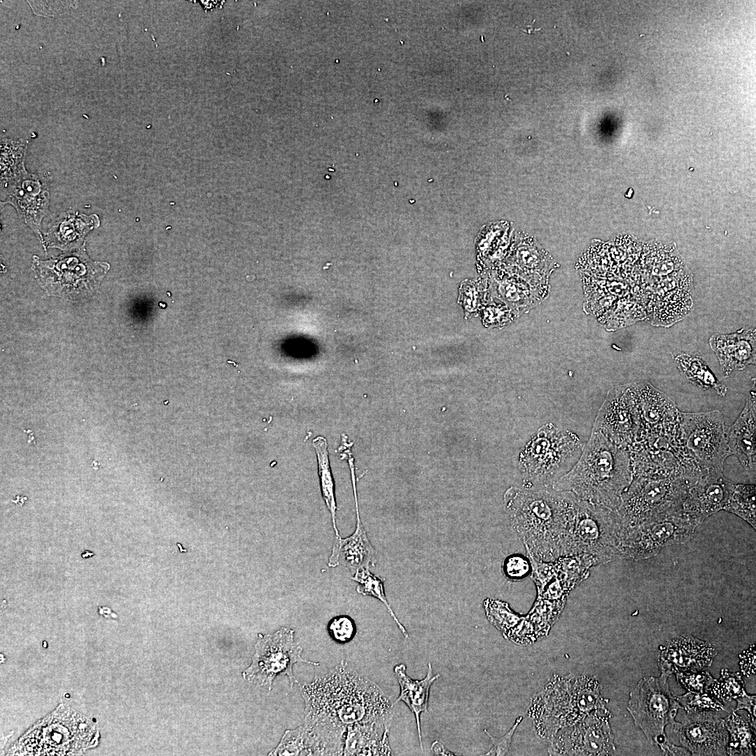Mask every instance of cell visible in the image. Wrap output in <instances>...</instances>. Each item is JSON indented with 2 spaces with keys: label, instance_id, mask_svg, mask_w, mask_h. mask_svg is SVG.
<instances>
[{
  "label": "cell",
  "instance_id": "1",
  "mask_svg": "<svg viewBox=\"0 0 756 756\" xmlns=\"http://www.w3.org/2000/svg\"><path fill=\"white\" fill-rule=\"evenodd\" d=\"M304 723L318 724L346 733L349 726L391 723L393 704L374 682L341 661L323 676L300 686Z\"/></svg>",
  "mask_w": 756,
  "mask_h": 756
},
{
  "label": "cell",
  "instance_id": "2",
  "mask_svg": "<svg viewBox=\"0 0 756 756\" xmlns=\"http://www.w3.org/2000/svg\"><path fill=\"white\" fill-rule=\"evenodd\" d=\"M578 501L573 493L554 489L506 491L507 520L527 556L544 562L566 556Z\"/></svg>",
  "mask_w": 756,
  "mask_h": 756
},
{
  "label": "cell",
  "instance_id": "3",
  "mask_svg": "<svg viewBox=\"0 0 756 756\" xmlns=\"http://www.w3.org/2000/svg\"><path fill=\"white\" fill-rule=\"evenodd\" d=\"M632 480L629 451L598 430H592L573 468L552 489L578 499L616 510Z\"/></svg>",
  "mask_w": 756,
  "mask_h": 756
},
{
  "label": "cell",
  "instance_id": "4",
  "mask_svg": "<svg viewBox=\"0 0 756 756\" xmlns=\"http://www.w3.org/2000/svg\"><path fill=\"white\" fill-rule=\"evenodd\" d=\"M598 682L588 676H554L534 696L528 710L537 734L552 737L558 730L580 721L595 710L606 708Z\"/></svg>",
  "mask_w": 756,
  "mask_h": 756
},
{
  "label": "cell",
  "instance_id": "5",
  "mask_svg": "<svg viewBox=\"0 0 756 756\" xmlns=\"http://www.w3.org/2000/svg\"><path fill=\"white\" fill-rule=\"evenodd\" d=\"M583 448L575 433L552 423L542 426L519 455L523 488L552 489L576 464Z\"/></svg>",
  "mask_w": 756,
  "mask_h": 756
},
{
  "label": "cell",
  "instance_id": "6",
  "mask_svg": "<svg viewBox=\"0 0 756 756\" xmlns=\"http://www.w3.org/2000/svg\"><path fill=\"white\" fill-rule=\"evenodd\" d=\"M697 479L658 476L632 477L616 510L620 545L622 538L635 528L682 511L690 486Z\"/></svg>",
  "mask_w": 756,
  "mask_h": 756
},
{
  "label": "cell",
  "instance_id": "7",
  "mask_svg": "<svg viewBox=\"0 0 756 756\" xmlns=\"http://www.w3.org/2000/svg\"><path fill=\"white\" fill-rule=\"evenodd\" d=\"M627 451L632 477L698 479L708 470L685 446L680 425L662 433L637 436Z\"/></svg>",
  "mask_w": 756,
  "mask_h": 756
},
{
  "label": "cell",
  "instance_id": "8",
  "mask_svg": "<svg viewBox=\"0 0 756 756\" xmlns=\"http://www.w3.org/2000/svg\"><path fill=\"white\" fill-rule=\"evenodd\" d=\"M580 554L594 556L601 565L622 558L616 510L579 500L566 556Z\"/></svg>",
  "mask_w": 756,
  "mask_h": 756
},
{
  "label": "cell",
  "instance_id": "9",
  "mask_svg": "<svg viewBox=\"0 0 756 756\" xmlns=\"http://www.w3.org/2000/svg\"><path fill=\"white\" fill-rule=\"evenodd\" d=\"M659 677L642 678L629 694L627 710L636 727L652 745L659 746L668 738L666 727L675 720L681 706L669 689L667 679L672 673L661 670Z\"/></svg>",
  "mask_w": 756,
  "mask_h": 756
},
{
  "label": "cell",
  "instance_id": "10",
  "mask_svg": "<svg viewBox=\"0 0 756 756\" xmlns=\"http://www.w3.org/2000/svg\"><path fill=\"white\" fill-rule=\"evenodd\" d=\"M294 632L293 629L282 627L273 634L261 637L255 644L251 665L242 673L244 679L270 691L274 678L280 674L288 676L291 687L298 683L293 675L295 664L320 665L302 659L303 649L295 641Z\"/></svg>",
  "mask_w": 756,
  "mask_h": 756
},
{
  "label": "cell",
  "instance_id": "11",
  "mask_svg": "<svg viewBox=\"0 0 756 756\" xmlns=\"http://www.w3.org/2000/svg\"><path fill=\"white\" fill-rule=\"evenodd\" d=\"M680 429L685 446L705 469L723 470L731 454L729 429L720 411L682 412Z\"/></svg>",
  "mask_w": 756,
  "mask_h": 756
},
{
  "label": "cell",
  "instance_id": "12",
  "mask_svg": "<svg viewBox=\"0 0 756 756\" xmlns=\"http://www.w3.org/2000/svg\"><path fill=\"white\" fill-rule=\"evenodd\" d=\"M607 708L592 711L576 723L560 729L551 737L552 755H611L616 750Z\"/></svg>",
  "mask_w": 756,
  "mask_h": 756
},
{
  "label": "cell",
  "instance_id": "13",
  "mask_svg": "<svg viewBox=\"0 0 756 756\" xmlns=\"http://www.w3.org/2000/svg\"><path fill=\"white\" fill-rule=\"evenodd\" d=\"M698 525L682 512L643 524L627 533L622 539V558L645 559L662 549L690 540Z\"/></svg>",
  "mask_w": 756,
  "mask_h": 756
},
{
  "label": "cell",
  "instance_id": "14",
  "mask_svg": "<svg viewBox=\"0 0 756 756\" xmlns=\"http://www.w3.org/2000/svg\"><path fill=\"white\" fill-rule=\"evenodd\" d=\"M668 738L692 755H726L729 734L724 719L713 711L689 713L681 722L666 727Z\"/></svg>",
  "mask_w": 756,
  "mask_h": 756
},
{
  "label": "cell",
  "instance_id": "15",
  "mask_svg": "<svg viewBox=\"0 0 756 756\" xmlns=\"http://www.w3.org/2000/svg\"><path fill=\"white\" fill-rule=\"evenodd\" d=\"M640 426L635 384L609 391L592 430H598L617 446L627 449L635 441Z\"/></svg>",
  "mask_w": 756,
  "mask_h": 756
},
{
  "label": "cell",
  "instance_id": "16",
  "mask_svg": "<svg viewBox=\"0 0 756 756\" xmlns=\"http://www.w3.org/2000/svg\"><path fill=\"white\" fill-rule=\"evenodd\" d=\"M6 175L8 177L4 186L7 189V197L3 204L13 205L20 218L40 234L41 223L49 205V192L45 178L29 174L24 162L13 172L4 174V176Z\"/></svg>",
  "mask_w": 756,
  "mask_h": 756
},
{
  "label": "cell",
  "instance_id": "17",
  "mask_svg": "<svg viewBox=\"0 0 756 756\" xmlns=\"http://www.w3.org/2000/svg\"><path fill=\"white\" fill-rule=\"evenodd\" d=\"M33 266L43 283L73 288L97 283L109 268L106 262L92 261L84 247L48 260L34 256Z\"/></svg>",
  "mask_w": 756,
  "mask_h": 756
},
{
  "label": "cell",
  "instance_id": "18",
  "mask_svg": "<svg viewBox=\"0 0 756 756\" xmlns=\"http://www.w3.org/2000/svg\"><path fill=\"white\" fill-rule=\"evenodd\" d=\"M722 470H710L701 475L689 488L682 505V512L698 526L706 518L723 510L734 483L723 475Z\"/></svg>",
  "mask_w": 756,
  "mask_h": 756
},
{
  "label": "cell",
  "instance_id": "19",
  "mask_svg": "<svg viewBox=\"0 0 756 756\" xmlns=\"http://www.w3.org/2000/svg\"><path fill=\"white\" fill-rule=\"evenodd\" d=\"M640 426L637 436L659 434L680 425L675 402L648 382L634 383Z\"/></svg>",
  "mask_w": 756,
  "mask_h": 756
},
{
  "label": "cell",
  "instance_id": "20",
  "mask_svg": "<svg viewBox=\"0 0 756 756\" xmlns=\"http://www.w3.org/2000/svg\"><path fill=\"white\" fill-rule=\"evenodd\" d=\"M717 654V649L709 642L692 636H679L664 647L659 667L672 674L699 671L710 666Z\"/></svg>",
  "mask_w": 756,
  "mask_h": 756
},
{
  "label": "cell",
  "instance_id": "21",
  "mask_svg": "<svg viewBox=\"0 0 756 756\" xmlns=\"http://www.w3.org/2000/svg\"><path fill=\"white\" fill-rule=\"evenodd\" d=\"M344 743L313 724L302 725L284 732L269 755H342Z\"/></svg>",
  "mask_w": 756,
  "mask_h": 756
},
{
  "label": "cell",
  "instance_id": "22",
  "mask_svg": "<svg viewBox=\"0 0 756 756\" xmlns=\"http://www.w3.org/2000/svg\"><path fill=\"white\" fill-rule=\"evenodd\" d=\"M751 391L744 407L728 430L730 454L735 455L748 475L755 478L756 470V401Z\"/></svg>",
  "mask_w": 756,
  "mask_h": 756
},
{
  "label": "cell",
  "instance_id": "23",
  "mask_svg": "<svg viewBox=\"0 0 756 756\" xmlns=\"http://www.w3.org/2000/svg\"><path fill=\"white\" fill-rule=\"evenodd\" d=\"M99 224V216L96 214L63 213L49 225L43 237V244L62 250L78 248L88 232Z\"/></svg>",
  "mask_w": 756,
  "mask_h": 756
},
{
  "label": "cell",
  "instance_id": "24",
  "mask_svg": "<svg viewBox=\"0 0 756 756\" xmlns=\"http://www.w3.org/2000/svg\"><path fill=\"white\" fill-rule=\"evenodd\" d=\"M356 526L352 535L346 538H335L332 553L328 560L330 567L344 565L351 570L368 568L374 565L375 551L361 524L359 511H356Z\"/></svg>",
  "mask_w": 756,
  "mask_h": 756
},
{
  "label": "cell",
  "instance_id": "25",
  "mask_svg": "<svg viewBox=\"0 0 756 756\" xmlns=\"http://www.w3.org/2000/svg\"><path fill=\"white\" fill-rule=\"evenodd\" d=\"M391 723L356 724L346 729L342 755H393L389 744Z\"/></svg>",
  "mask_w": 756,
  "mask_h": 756
},
{
  "label": "cell",
  "instance_id": "26",
  "mask_svg": "<svg viewBox=\"0 0 756 756\" xmlns=\"http://www.w3.org/2000/svg\"><path fill=\"white\" fill-rule=\"evenodd\" d=\"M483 606L489 622L500 631L507 640L523 645L530 644L538 640L534 627L526 616L514 612L508 603L488 598L484 601Z\"/></svg>",
  "mask_w": 756,
  "mask_h": 756
},
{
  "label": "cell",
  "instance_id": "27",
  "mask_svg": "<svg viewBox=\"0 0 756 756\" xmlns=\"http://www.w3.org/2000/svg\"><path fill=\"white\" fill-rule=\"evenodd\" d=\"M755 330L743 335L712 337L710 343L715 351L724 377L734 370H743L755 363Z\"/></svg>",
  "mask_w": 756,
  "mask_h": 756
},
{
  "label": "cell",
  "instance_id": "28",
  "mask_svg": "<svg viewBox=\"0 0 756 756\" xmlns=\"http://www.w3.org/2000/svg\"><path fill=\"white\" fill-rule=\"evenodd\" d=\"M428 667L427 674L421 680H413L408 676L406 673V666L403 664H397L393 669L400 688V695L394 704L400 701H403L414 715L420 747L422 750L420 716L422 713H427L430 686L440 677V674L433 675L432 665L430 662Z\"/></svg>",
  "mask_w": 756,
  "mask_h": 756
},
{
  "label": "cell",
  "instance_id": "29",
  "mask_svg": "<svg viewBox=\"0 0 756 756\" xmlns=\"http://www.w3.org/2000/svg\"><path fill=\"white\" fill-rule=\"evenodd\" d=\"M729 734L726 754L728 755H753L755 750V725L750 716L740 715L732 711L725 719Z\"/></svg>",
  "mask_w": 756,
  "mask_h": 756
},
{
  "label": "cell",
  "instance_id": "30",
  "mask_svg": "<svg viewBox=\"0 0 756 756\" xmlns=\"http://www.w3.org/2000/svg\"><path fill=\"white\" fill-rule=\"evenodd\" d=\"M680 372L691 383L705 390H713L719 396H724L727 387L721 384L709 368L699 357L680 354L676 358Z\"/></svg>",
  "mask_w": 756,
  "mask_h": 756
},
{
  "label": "cell",
  "instance_id": "31",
  "mask_svg": "<svg viewBox=\"0 0 756 756\" xmlns=\"http://www.w3.org/2000/svg\"><path fill=\"white\" fill-rule=\"evenodd\" d=\"M318 461V475L323 498L328 508L336 537H340L336 525L337 505L334 493V480L330 469L328 442L325 438L318 436L312 441Z\"/></svg>",
  "mask_w": 756,
  "mask_h": 756
},
{
  "label": "cell",
  "instance_id": "32",
  "mask_svg": "<svg viewBox=\"0 0 756 756\" xmlns=\"http://www.w3.org/2000/svg\"><path fill=\"white\" fill-rule=\"evenodd\" d=\"M755 485L734 484L723 510L734 513L749 523L755 529Z\"/></svg>",
  "mask_w": 756,
  "mask_h": 756
},
{
  "label": "cell",
  "instance_id": "33",
  "mask_svg": "<svg viewBox=\"0 0 756 756\" xmlns=\"http://www.w3.org/2000/svg\"><path fill=\"white\" fill-rule=\"evenodd\" d=\"M351 580L358 583L356 587L358 594L375 597L385 605L388 612L397 624L404 637L409 639L410 636L407 630L395 615L386 599L384 588V579L373 575L368 568H361L356 570L354 575L351 577Z\"/></svg>",
  "mask_w": 756,
  "mask_h": 756
},
{
  "label": "cell",
  "instance_id": "34",
  "mask_svg": "<svg viewBox=\"0 0 756 756\" xmlns=\"http://www.w3.org/2000/svg\"><path fill=\"white\" fill-rule=\"evenodd\" d=\"M721 676L707 687L706 692L724 702L732 701L746 696L745 682L739 672L721 670Z\"/></svg>",
  "mask_w": 756,
  "mask_h": 756
},
{
  "label": "cell",
  "instance_id": "35",
  "mask_svg": "<svg viewBox=\"0 0 756 756\" xmlns=\"http://www.w3.org/2000/svg\"><path fill=\"white\" fill-rule=\"evenodd\" d=\"M675 699L687 714L699 711L726 710V707L708 692H688L683 695H675Z\"/></svg>",
  "mask_w": 756,
  "mask_h": 756
},
{
  "label": "cell",
  "instance_id": "36",
  "mask_svg": "<svg viewBox=\"0 0 756 756\" xmlns=\"http://www.w3.org/2000/svg\"><path fill=\"white\" fill-rule=\"evenodd\" d=\"M328 631L335 641L345 643L354 638L356 629L354 621L349 616L339 615L329 622Z\"/></svg>",
  "mask_w": 756,
  "mask_h": 756
},
{
  "label": "cell",
  "instance_id": "37",
  "mask_svg": "<svg viewBox=\"0 0 756 756\" xmlns=\"http://www.w3.org/2000/svg\"><path fill=\"white\" fill-rule=\"evenodd\" d=\"M482 289L472 282H465L459 289L458 303L464 309L465 317L477 313L482 304Z\"/></svg>",
  "mask_w": 756,
  "mask_h": 756
},
{
  "label": "cell",
  "instance_id": "38",
  "mask_svg": "<svg viewBox=\"0 0 756 756\" xmlns=\"http://www.w3.org/2000/svg\"><path fill=\"white\" fill-rule=\"evenodd\" d=\"M678 682L688 692H703L714 681L708 671L676 672Z\"/></svg>",
  "mask_w": 756,
  "mask_h": 756
},
{
  "label": "cell",
  "instance_id": "39",
  "mask_svg": "<svg viewBox=\"0 0 756 756\" xmlns=\"http://www.w3.org/2000/svg\"><path fill=\"white\" fill-rule=\"evenodd\" d=\"M503 570L506 578L512 580L524 579L531 573L528 558L520 554H512L506 557L503 564Z\"/></svg>",
  "mask_w": 756,
  "mask_h": 756
},
{
  "label": "cell",
  "instance_id": "40",
  "mask_svg": "<svg viewBox=\"0 0 756 756\" xmlns=\"http://www.w3.org/2000/svg\"><path fill=\"white\" fill-rule=\"evenodd\" d=\"M522 720V716L517 718L510 729L500 738L492 736L486 729H484V732L489 736L492 742L491 748L484 755H505L510 749L513 734Z\"/></svg>",
  "mask_w": 756,
  "mask_h": 756
},
{
  "label": "cell",
  "instance_id": "41",
  "mask_svg": "<svg viewBox=\"0 0 756 756\" xmlns=\"http://www.w3.org/2000/svg\"><path fill=\"white\" fill-rule=\"evenodd\" d=\"M510 311L500 304L488 305L482 309V322L486 326H498L509 321Z\"/></svg>",
  "mask_w": 756,
  "mask_h": 756
},
{
  "label": "cell",
  "instance_id": "42",
  "mask_svg": "<svg viewBox=\"0 0 756 756\" xmlns=\"http://www.w3.org/2000/svg\"><path fill=\"white\" fill-rule=\"evenodd\" d=\"M497 293L499 297L511 305H519L526 299V290L521 289L510 282H502L498 285Z\"/></svg>",
  "mask_w": 756,
  "mask_h": 756
},
{
  "label": "cell",
  "instance_id": "43",
  "mask_svg": "<svg viewBox=\"0 0 756 756\" xmlns=\"http://www.w3.org/2000/svg\"><path fill=\"white\" fill-rule=\"evenodd\" d=\"M755 645L739 654L741 670L743 675L746 677H750L755 673Z\"/></svg>",
  "mask_w": 756,
  "mask_h": 756
},
{
  "label": "cell",
  "instance_id": "44",
  "mask_svg": "<svg viewBox=\"0 0 756 756\" xmlns=\"http://www.w3.org/2000/svg\"><path fill=\"white\" fill-rule=\"evenodd\" d=\"M736 701H737V705L732 711L746 709L750 713L752 722L754 725H755V696H750L749 694H747L746 696L739 698Z\"/></svg>",
  "mask_w": 756,
  "mask_h": 756
},
{
  "label": "cell",
  "instance_id": "45",
  "mask_svg": "<svg viewBox=\"0 0 756 756\" xmlns=\"http://www.w3.org/2000/svg\"><path fill=\"white\" fill-rule=\"evenodd\" d=\"M664 755H690L691 753L685 748L677 746L669 740L659 746Z\"/></svg>",
  "mask_w": 756,
  "mask_h": 756
},
{
  "label": "cell",
  "instance_id": "46",
  "mask_svg": "<svg viewBox=\"0 0 756 756\" xmlns=\"http://www.w3.org/2000/svg\"><path fill=\"white\" fill-rule=\"evenodd\" d=\"M432 751L437 755H454L453 752H450L446 747L442 745L440 741H435L433 742L431 746Z\"/></svg>",
  "mask_w": 756,
  "mask_h": 756
},
{
  "label": "cell",
  "instance_id": "47",
  "mask_svg": "<svg viewBox=\"0 0 756 756\" xmlns=\"http://www.w3.org/2000/svg\"><path fill=\"white\" fill-rule=\"evenodd\" d=\"M27 500V498L26 496L17 495L15 498L12 500V502L18 506H22Z\"/></svg>",
  "mask_w": 756,
  "mask_h": 756
},
{
  "label": "cell",
  "instance_id": "48",
  "mask_svg": "<svg viewBox=\"0 0 756 756\" xmlns=\"http://www.w3.org/2000/svg\"><path fill=\"white\" fill-rule=\"evenodd\" d=\"M23 431H24V433L28 434L29 439L27 440V442L29 444H35L36 441H35V438L34 437L33 431L31 430H29H29H23Z\"/></svg>",
  "mask_w": 756,
  "mask_h": 756
},
{
  "label": "cell",
  "instance_id": "49",
  "mask_svg": "<svg viewBox=\"0 0 756 756\" xmlns=\"http://www.w3.org/2000/svg\"><path fill=\"white\" fill-rule=\"evenodd\" d=\"M94 554L93 552H91L89 550H86L81 554V556L83 558L86 559L92 556Z\"/></svg>",
  "mask_w": 756,
  "mask_h": 756
},
{
  "label": "cell",
  "instance_id": "50",
  "mask_svg": "<svg viewBox=\"0 0 756 756\" xmlns=\"http://www.w3.org/2000/svg\"><path fill=\"white\" fill-rule=\"evenodd\" d=\"M91 467H92L94 470H99V463L98 461H97L96 460H94V461H92Z\"/></svg>",
  "mask_w": 756,
  "mask_h": 756
}]
</instances>
